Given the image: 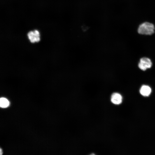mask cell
Returning <instances> with one entry per match:
<instances>
[{"instance_id":"1","label":"cell","mask_w":155,"mask_h":155,"mask_svg":"<svg viewBox=\"0 0 155 155\" xmlns=\"http://www.w3.org/2000/svg\"><path fill=\"white\" fill-rule=\"evenodd\" d=\"M155 27L154 25L148 22H144L141 24L138 29L139 34L146 35H151L154 32Z\"/></svg>"},{"instance_id":"2","label":"cell","mask_w":155,"mask_h":155,"mask_svg":"<svg viewBox=\"0 0 155 155\" xmlns=\"http://www.w3.org/2000/svg\"><path fill=\"white\" fill-rule=\"evenodd\" d=\"M138 66L141 69L145 71L147 69L151 67L152 63L150 59L149 58L144 57L140 59Z\"/></svg>"},{"instance_id":"3","label":"cell","mask_w":155,"mask_h":155,"mask_svg":"<svg viewBox=\"0 0 155 155\" xmlns=\"http://www.w3.org/2000/svg\"><path fill=\"white\" fill-rule=\"evenodd\" d=\"M28 36L30 42L32 43L37 42L40 40L39 33L37 30L29 32L28 34Z\"/></svg>"},{"instance_id":"4","label":"cell","mask_w":155,"mask_h":155,"mask_svg":"<svg viewBox=\"0 0 155 155\" xmlns=\"http://www.w3.org/2000/svg\"><path fill=\"white\" fill-rule=\"evenodd\" d=\"M122 96L119 93H114L111 95V101L115 104H120L122 102Z\"/></svg>"},{"instance_id":"5","label":"cell","mask_w":155,"mask_h":155,"mask_svg":"<svg viewBox=\"0 0 155 155\" xmlns=\"http://www.w3.org/2000/svg\"><path fill=\"white\" fill-rule=\"evenodd\" d=\"M151 91V89L149 86L143 85L140 89V93L143 96H148L150 94Z\"/></svg>"},{"instance_id":"6","label":"cell","mask_w":155,"mask_h":155,"mask_svg":"<svg viewBox=\"0 0 155 155\" xmlns=\"http://www.w3.org/2000/svg\"><path fill=\"white\" fill-rule=\"evenodd\" d=\"M9 102L6 98H1L0 99V106L1 107L5 108L7 107L9 105Z\"/></svg>"},{"instance_id":"7","label":"cell","mask_w":155,"mask_h":155,"mask_svg":"<svg viewBox=\"0 0 155 155\" xmlns=\"http://www.w3.org/2000/svg\"><path fill=\"white\" fill-rule=\"evenodd\" d=\"M3 151H2V149L1 148H0V154L1 155L2 154H3Z\"/></svg>"}]
</instances>
